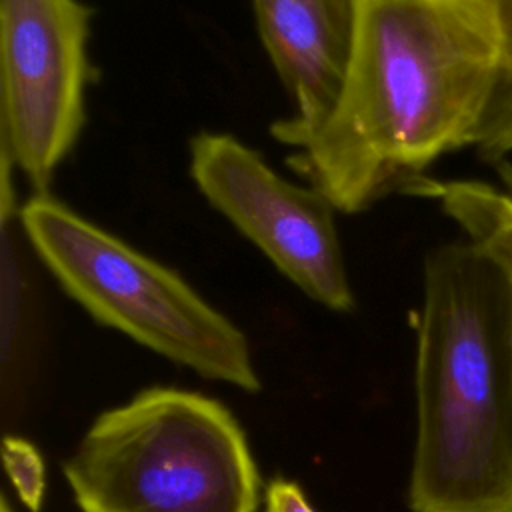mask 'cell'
<instances>
[{"mask_svg":"<svg viewBox=\"0 0 512 512\" xmlns=\"http://www.w3.org/2000/svg\"><path fill=\"white\" fill-rule=\"evenodd\" d=\"M500 60L486 0H356L340 96L290 164L344 214L410 194L436 158L474 146Z\"/></svg>","mask_w":512,"mask_h":512,"instance_id":"obj_1","label":"cell"},{"mask_svg":"<svg viewBox=\"0 0 512 512\" xmlns=\"http://www.w3.org/2000/svg\"><path fill=\"white\" fill-rule=\"evenodd\" d=\"M410 512H512V300L468 242L424 264Z\"/></svg>","mask_w":512,"mask_h":512,"instance_id":"obj_2","label":"cell"},{"mask_svg":"<svg viewBox=\"0 0 512 512\" xmlns=\"http://www.w3.org/2000/svg\"><path fill=\"white\" fill-rule=\"evenodd\" d=\"M62 474L80 512H258L264 498L230 408L174 386L100 412Z\"/></svg>","mask_w":512,"mask_h":512,"instance_id":"obj_3","label":"cell"},{"mask_svg":"<svg viewBox=\"0 0 512 512\" xmlns=\"http://www.w3.org/2000/svg\"><path fill=\"white\" fill-rule=\"evenodd\" d=\"M32 248L98 324L202 378L260 392L244 332L180 274L84 220L48 194L18 212Z\"/></svg>","mask_w":512,"mask_h":512,"instance_id":"obj_4","label":"cell"},{"mask_svg":"<svg viewBox=\"0 0 512 512\" xmlns=\"http://www.w3.org/2000/svg\"><path fill=\"white\" fill-rule=\"evenodd\" d=\"M88 22L78 0H0L2 150L36 196L84 124Z\"/></svg>","mask_w":512,"mask_h":512,"instance_id":"obj_5","label":"cell"},{"mask_svg":"<svg viewBox=\"0 0 512 512\" xmlns=\"http://www.w3.org/2000/svg\"><path fill=\"white\" fill-rule=\"evenodd\" d=\"M190 174L206 200L314 302L350 312L354 294L334 222V204L314 186L278 176L230 134L190 142Z\"/></svg>","mask_w":512,"mask_h":512,"instance_id":"obj_6","label":"cell"},{"mask_svg":"<svg viewBox=\"0 0 512 512\" xmlns=\"http://www.w3.org/2000/svg\"><path fill=\"white\" fill-rule=\"evenodd\" d=\"M262 44L290 92L296 114L272 126L300 148L330 116L350 62L356 0H252Z\"/></svg>","mask_w":512,"mask_h":512,"instance_id":"obj_7","label":"cell"},{"mask_svg":"<svg viewBox=\"0 0 512 512\" xmlns=\"http://www.w3.org/2000/svg\"><path fill=\"white\" fill-rule=\"evenodd\" d=\"M410 194L440 202L466 232L468 244L504 276L512 300V176L504 190L474 180L440 182L424 176Z\"/></svg>","mask_w":512,"mask_h":512,"instance_id":"obj_8","label":"cell"},{"mask_svg":"<svg viewBox=\"0 0 512 512\" xmlns=\"http://www.w3.org/2000/svg\"><path fill=\"white\" fill-rule=\"evenodd\" d=\"M2 456L6 474L12 480V486L18 492L22 504L30 512H38L44 500L46 478L44 462L36 446L18 436H6Z\"/></svg>","mask_w":512,"mask_h":512,"instance_id":"obj_9","label":"cell"},{"mask_svg":"<svg viewBox=\"0 0 512 512\" xmlns=\"http://www.w3.org/2000/svg\"><path fill=\"white\" fill-rule=\"evenodd\" d=\"M262 512H318L298 482L274 478L264 488Z\"/></svg>","mask_w":512,"mask_h":512,"instance_id":"obj_10","label":"cell"},{"mask_svg":"<svg viewBox=\"0 0 512 512\" xmlns=\"http://www.w3.org/2000/svg\"><path fill=\"white\" fill-rule=\"evenodd\" d=\"M502 44V78L512 84V0H488Z\"/></svg>","mask_w":512,"mask_h":512,"instance_id":"obj_11","label":"cell"},{"mask_svg":"<svg viewBox=\"0 0 512 512\" xmlns=\"http://www.w3.org/2000/svg\"><path fill=\"white\" fill-rule=\"evenodd\" d=\"M0 512H14V508L10 506V500L6 498V494H2V498H0Z\"/></svg>","mask_w":512,"mask_h":512,"instance_id":"obj_12","label":"cell"}]
</instances>
